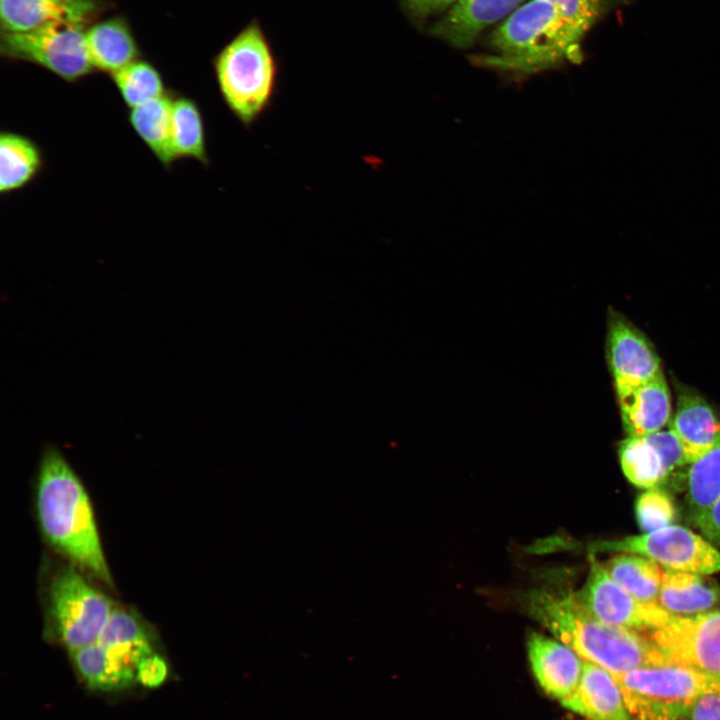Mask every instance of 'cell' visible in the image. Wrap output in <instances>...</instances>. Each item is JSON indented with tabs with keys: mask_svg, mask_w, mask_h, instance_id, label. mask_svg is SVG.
Masks as SVG:
<instances>
[{
	"mask_svg": "<svg viewBox=\"0 0 720 720\" xmlns=\"http://www.w3.org/2000/svg\"><path fill=\"white\" fill-rule=\"evenodd\" d=\"M529 616L543 624L584 661L613 675L671 664L651 637L592 617L568 589L535 588L524 595Z\"/></svg>",
	"mask_w": 720,
	"mask_h": 720,
	"instance_id": "6da1fadb",
	"label": "cell"
},
{
	"mask_svg": "<svg viewBox=\"0 0 720 720\" xmlns=\"http://www.w3.org/2000/svg\"><path fill=\"white\" fill-rule=\"evenodd\" d=\"M41 530L49 543L102 581L111 583L89 496L64 456L48 446L36 495Z\"/></svg>",
	"mask_w": 720,
	"mask_h": 720,
	"instance_id": "7a4b0ae2",
	"label": "cell"
},
{
	"mask_svg": "<svg viewBox=\"0 0 720 720\" xmlns=\"http://www.w3.org/2000/svg\"><path fill=\"white\" fill-rule=\"evenodd\" d=\"M588 30L550 0H528L512 12L489 38L493 54L479 57L496 69L534 73L564 61L580 62Z\"/></svg>",
	"mask_w": 720,
	"mask_h": 720,
	"instance_id": "3957f363",
	"label": "cell"
},
{
	"mask_svg": "<svg viewBox=\"0 0 720 720\" xmlns=\"http://www.w3.org/2000/svg\"><path fill=\"white\" fill-rule=\"evenodd\" d=\"M214 72L227 109L244 128L252 127L270 108L277 86V64L257 23L222 49Z\"/></svg>",
	"mask_w": 720,
	"mask_h": 720,
	"instance_id": "277c9868",
	"label": "cell"
},
{
	"mask_svg": "<svg viewBox=\"0 0 720 720\" xmlns=\"http://www.w3.org/2000/svg\"><path fill=\"white\" fill-rule=\"evenodd\" d=\"M614 677L633 720L685 719L698 697L720 686L719 677L672 663Z\"/></svg>",
	"mask_w": 720,
	"mask_h": 720,
	"instance_id": "5b68a950",
	"label": "cell"
},
{
	"mask_svg": "<svg viewBox=\"0 0 720 720\" xmlns=\"http://www.w3.org/2000/svg\"><path fill=\"white\" fill-rule=\"evenodd\" d=\"M49 608L59 640L69 652L96 642L115 609L76 569H61L50 582Z\"/></svg>",
	"mask_w": 720,
	"mask_h": 720,
	"instance_id": "8992f818",
	"label": "cell"
},
{
	"mask_svg": "<svg viewBox=\"0 0 720 720\" xmlns=\"http://www.w3.org/2000/svg\"><path fill=\"white\" fill-rule=\"evenodd\" d=\"M85 25L58 22L24 32H2L1 50L8 58L37 64L73 82L93 67L85 43Z\"/></svg>",
	"mask_w": 720,
	"mask_h": 720,
	"instance_id": "52a82bcc",
	"label": "cell"
},
{
	"mask_svg": "<svg viewBox=\"0 0 720 720\" xmlns=\"http://www.w3.org/2000/svg\"><path fill=\"white\" fill-rule=\"evenodd\" d=\"M606 551L642 555L667 570L701 575L720 572V551L690 529L674 524L641 535L589 545L590 553Z\"/></svg>",
	"mask_w": 720,
	"mask_h": 720,
	"instance_id": "ba28073f",
	"label": "cell"
},
{
	"mask_svg": "<svg viewBox=\"0 0 720 720\" xmlns=\"http://www.w3.org/2000/svg\"><path fill=\"white\" fill-rule=\"evenodd\" d=\"M583 587L575 592L580 605L595 619L637 631H653L673 616L658 603H643L620 587L596 558Z\"/></svg>",
	"mask_w": 720,
	"mask_h": 720,
	"instance_id": "9c48e42d",
	"label": "cell"
},
{
	"mask_svg": "<svg viewBox=\"0 0 720 720\" xmlns=\"http://www.w3.org/2000/svg\"><path fill=\"white\" fill-rule=\"evenodd\" d=\"M650 637L670 663L720 678V610L673 615Z\"/></svg>",
	"mask_w": 720,
	"mask_h": 720,
	"instance_id": "30bf717a",
	"label": "cell"
},
{
	"mask_svg": "<svg viewBox=\"0 0 720 720\" xmlns=\"http://www.w3.org/2000/svg\"><path fill=\"white\" fill-rule=\"evenodd\" d=\"M606 359L616 393L663 374L660 358L648 338L615 311L609 312Z\"/></svg>",
	"mask_w": 720,
	"mask_h": 720,
	"instance_id": "8fae6325",
	"label": "cell"
},
{
	"mask_svg": "<svg viewBox=\"0 0 720 720\" xmlns=\"http://www.w3.org/2000/svg\"><path fill=\"white\" fill-rule=\"evenodd\" d=\"M618 456L625 477L640 488L658 487L676 468L687 464L683 448L667 426L660 431L626 436Z\"/></svg>",
	"mask_w": 720,
	"mask_h": 720,
	"instance_id": "7c38bea8",
	"label": "cell"
},
{
	"mask_svg": "<svg viewBox=\"0 0 720 720\" xmlns=\"http://www.w3.org/2000/svg\"><path fill=\"white\" fill-rule=\"evenodd\" d=\"M524 0H456L434 23L433 36L456 48L471 46L481 32L507 18Z\"/></svg>",
	"mask_w": 720,
	"mask_h": 720,
	"instance_id": "4fadbf2b",
	"label": "cell"
},
{
	"mask_svg": "<svg viewBox=\"0 0 720 720\" xmlns=\"http://www.w3.org/2000/svg\"><path fill=\"white\" fill-rule=\"evenodd\" d=\"M528 657L536 680L543 690L559 700L577 688L584 660L566 644L538 633L527 642Z\"/></svg>",
	"mask_w": 720,
	"mask_h": 720,
	"instance_id": "5bb4252c",
	"label": "cell"
},
{
	"mask_svg": "<svg viewBox=\"0 0 720 720\" xmlns=\"http://www.w3.org/2000/svg\"><path fill=\"white\" fill-rule=\"evenodd\" d=\"M96 0H0L3 32H24L69 22L86 25L100 10Z\"/></svg>",
	"mask_w": 720,
	"mask_h": 720,
	"instance_id": "9a60e30c",
	"label": "cell"
},
{
	"mask_svg": "<svg viewBox=\"0 0 720 720\" xmlns=\"http://www.w3.org/2000/svg\"><path fill=\"white\" fill-rule=\"evenodd\" d=\"M668 427L680 441L687 464L699 459L720 439V419L704 397L690 388L677 392Z\"/></svg>",
	"mask_w": 720,
	"mask_h": 720,
	"instance_id": "2e32d148",
	"label": "cell"
},
{
	"mask_svg": "<svg viewBox=\"0 0 720 720\" xmlns=\"http://www.w3.org/2000/svg\"><path fill=\"white\" fill-rule=\"evenodd\" d=\"M561 702L589 720H633L614 675L592 662L584 661L577 688Z\"/></svg>",
	"mask_w": 720,
	"mask_h": 720,
	"instance_id": "e0dca14e",
	"label": "cell"
},
{
	"mask_svg": "<svg viewBox=\"0 0 720 720\" xmlns=\"http://www.w3.org/2000/svg\"><path fill=\"white\" fill-rule=\"evenodd\" d=\"M616 396L626 436L650 434L668 426L672 406L664 374Z\"/></svg>",
	"mask_w": 720,
	"mask_h": 720,
	"instance_id": "ac0fdd59",
	"label": "cell"
},
{
	"mask_svg": "<svg viewBox=\"0 0 720 720\" xmlns=\"http://www.w3.org/2000/svg\"><path fill=\"white\" fill-rule=\"evenodd\" d=\"M720 602V587L706 575L663 570L657 603L672 615L710 611Z\"/></svg>",
	"mask_w": 720,
	"mask_h": 720,
	"instance_id": "d6986e66",
	"label": "cell"
},
{
	"mask_svg": "<svg viewBox=\"0 0 720 720\" xmlns=\"http://www.w3.org/2000/svg\"><path fill=\"white\" fill-rule=\"evenodd\" d=\"M85 43L93 69L111 75L137 60L134 39L120 18H111L87 28Z\"/></svg>",
	"mask_w": 720,
	"mask_h": 720,
	"instance_id": "ffe728a7",
	"label": "cell"
},
{
	"mask_svg": "<svg viewBox=\"0 0 720 720\" xmlns=\"http://www.w3.org/2000/svg\"><path fill=\"white\" fill-rule=\"evenodd\" d=\"M43 165V152L34 140L15 131L1 132V194H10L29 185L39 175Z\"/></svg>",
	"mask_w": 720,
	"mask_h": 720,
	"instance_id": "44dd1931",
	"label": "cell"
},
{
	"mask_svg": "<svg viewBox=\"0 0 720 720\" xmlns=\"http://www.w3.org/2000/svg\"><path fill=\"white\" fill-rule=\"evenodd\" d=\"M171 148L174 160L191 159L208 166L204 117L199 104L187 96H172Z\"/></svg>",
	"mask_w": 720,
	"mask_h": 720,
	"instance_id": "7402d4cb",
	"label": "cell"
},
{
	"mask_svg": "<svg viewBox=\"0 0 720 720\" xmlns=\"http://www.w3.org/2000/svg\"><path fill=\"white\" fill-rule=\"evenodd\" d=\"M171 101L169 93L129 109L128 122L155 158L166 168L174 162L171 148Z\"/></svg>",
	"mask_w": 720,
	"mask_h": 720,
	"instance_id": "603a6c76",
	"label": "cell"
},
{
	"mask_svg": "<svg viewBox=\"0 0 720 720\" xmlns=\"http://www.w3.org/2000/svg\"><path fill=\"white\" fill-rule=\"evenodd\" d=\"M610 577L643 603H657L663 569L655 561L634 553H623L603 564Z\"/></svg>",
	"mask_w": 720,
	"mask_h": 720,
	"instance_id": "cb8c5ba5",
	"label": "cell"
},
{
	"mask_svg": "<svg viewBox=\"0 0 720 720\" xmlns=\"http://www.w3.org/2000/svg\"><path fill=\"white\" fill-rule=\"evenodd\" d=\"M82 680L93 689L113 691L127 688L135 681L128 677L98 642L70 652Z\"/></svg>",
	"mask_w": 720,
	"mask_h": 720,
	"instance_id": "d4e9b609",
	"label": "cell"
},
{
	"mask_svg": "<svg viewBox=\"0 0 720 720\" xmlns=\"http://www.w3.org/2000/svg\"><path fill=\"white\" fill-rule=\"evenodd\" d=\"M689 465L687 499L693 517L720 497V439Z\"/></svg>",
	"mask_w": 720,
	"mask_h": 720,
	"instance_id": "484cf974",
	"label": "cell"
},
{
	"mask_svg": "<svg viewBox=\"0 0 720 720\" xmlns=\"http://www.w3.org/2000/svg\"><path fill=\"white\" fill-rule=\"evenodd\" d=\"M111 76L128 109L168 94L161 75L146 61L135 60Z\"/></svg>",
	"mask_w": 720,
	"mask_h": 720,
	"instance_id": "4316f807",
	"label": "cell"
},
{
	"mask_svg": "<svg viewBox=\"0 0 720 720\" xmlns=\"http://www.w3.org/2000/svg\"><path fill=\"white\" fill-rule=\"evenodd\" d=\"M637 523L642 533L670 526L676 518L671 497L658 487L649 488L639 495L635 503Z\"/></svg>",
	"mask_w": 720,
	"mask_h": 720,
	"instance_id": "83f0119b",
	"label": "cell"
},
{
	"mask_svg": "<svg viewBox=\"0 0 720 720\" xmlns=\"http://www.w3.org/2000/svg\"><path fill=\"white\" fill-rule=\"evenodd\" d=\"M97 642L103 645H114L152 643V640L136 614L115 608Z\"/></svg>",
	"mask_w": 720,
	"mask_h": 720,
	"instance_id": "f1b7e54d",
	"label": "cell"
},
{
	"mask_svg": "<svg viewBox=\"0 0 720 720\" xmlns=\"http://www.w3.org/2000/svg\"><path fill=\"white\" fill-rule=\"evenodd\" d=\"M588 31L612 8L629 0H550Z\"/></svg>",
	"mask_w": 720,
	"mask_h": 720,
	"instance_id": "f546056e",
	"label": "cell"
},
{
	"mask_svg": "<svg viewBox=\"0 0 720 720\" xmlns=\"http://www.w3.org/2000/svg\"><path fill=\"white\" fill-rule=\"evenodd\" d=\"M166 661L155 652L145 657L138 665L136 681L147 688L159 687L167 678Z\"/></svg>",
	"mask_w": 720,
	"mask_h": 720,
	"instance_id": "4dcf8cb0",
	"label": "cell"
},
{
	"mask_svg": "<svg viewBox=\"0 0 720 720\" xmlns=\"http://www.w3.org/2000/svg\"><path fill=\"white\" fill-rule=\"evenodd\" d=\"M685 719L720 720V686L698 697Z\"/></svg>",
	"mask_w": 720,
	"mask_h": 720,
	"instance_id": "1f68e13d",
	"label": "cell"
},
{
	"mask_svg": "<svg viewBox=\"0 0 720 720\" xmlns=\"http://www.w3.org/2000/svg\"><path fill=\"white\" fill-rule=\"evenodd\" d=\"M692 519L708 541L720 545V497Z\"/></svg>",
	"mask_w": 720,
	"mask_h": 720,
	"instance_id": "d6a6232c",
	"label": "cell"
},
{
	"mask_svg": "<svg viewBox=\"0 0 720 720\" xmlns=\"http://www.w3.org/2000/svg\"><path fill=\"white\" fill-rule=\"evenodd\" d=\"M406 8L416 17H426L436 12L439 0H403Z\"/></svg>",
	"mask_w": 720,
	"mask_h": 720,
	"instance_id": "836d02e7",
	"label": "cell"
},
{
	"mask_svg": "<svg viewBox=\"0 0 720 720\" xmlns=\"http://www.w3.org/2000/svg\"><path fill=\"white\" fill-rule=\"evenodd\" d=\"M456 0H439L436 6V11L445 10L450 7Z\"/></svg>",
	"mask_w": 720,
	"mask_h": 720,
	"instance_id": "e575fe53",
	"label": "cell"
}]
</instances>
